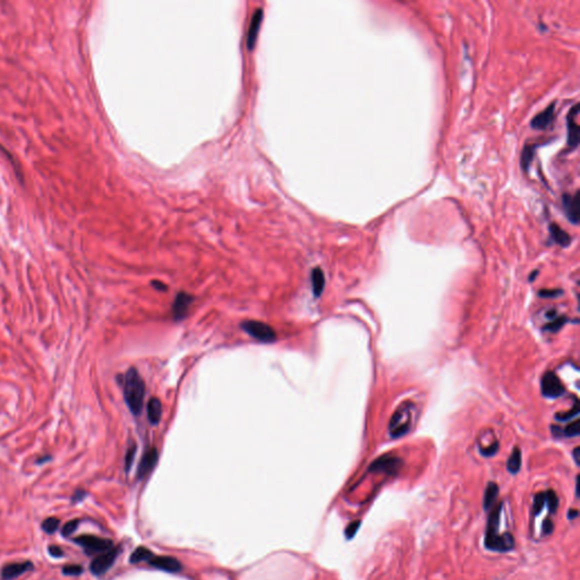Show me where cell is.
<instances>
[{"mask_svg": "<svg viewBox=\"0 0 580 580\" xmlns=\"http://www.w3.org/2000/svg\"><path fill=\"white\" fill-rule=\"evenodd\" d=\"M122 394L127 407L133 415L138 416L142 412L145 398V382L138 370L130 368L122 376Z\"/></svg>", "mask_w": 580, "mask_h": 580, "instance_id": "6da1fadb", "label": "cell"}, {"mask_svg": "<svg viewBox=\"0 0 580 580\" xmlns=\"http://www.w3.org/2000/svg\"><path fill=\"white\" fill-rule=\"evenodd\" d=\"M415 406L412 402H404L396 409L389 423V434L392 438H399L410 432L414 424Z\"/></svg>", "mask_w": 580, "mask_h": 580, "instance_id": "7a4b0ae2", "label": "cell"}, {"mask_svg": "<svg viewBox=\"0 0 580 580\" xmlns=\"http://www.w3.org/2000/svg\"><path fill=\"white\" fill-rule=\"evenodd\" d=\"M242 329L247 334L261 344H274L276 341V334L274 329L268 324L261 321H244L242 323Z\"/></svg>", "mask_w": 580, "mask_h": 580, "instance_id": "3957f363", "label": "cell"}, {"mask_svg": "<svg viewBox=\"0 0 580 580\" xmlns=\"http://www.w3.org/2000/svg\"><path fill=\"white\" fill-rule=\"evenodd\" d=\"M485 548L492 552L506 553L514 548V537L509 532L500 534L498 532H485Z\"/></svg>", "mask_w": 580, "mask_h": 580, "instance_id": "277c9868", "label": "cell"}, {"mask_svg": "<svg viewBox=\"0 0 580 580\" xmlns=\"http://www.w3.org/2000/svg\"><path fill=\"white\" fill-rule=\"evenodd\" d=\"M76 544L84 548V552L92 556V554H101L108 550L114 548L112 540L108 538H102L94 535H82L76 537L74 540Z\"/></svg>", "mask_w": 580, "mask_h": 580, "instance_id": "5b68a950", "label": "cell"}, {"mask_svg": "<svg viewBox=\"0 0 580 580\" xmlns=\"http://www.w3.org/2000/svg\"><path fill=\"white\" fill-rule=\"evenodd\" d=\"M404 462L402 458L394 457V456H382L370 464V472H382L390 476H396L402 470Z\"/></svg>", "mask_w": 580, "mask_h": 580, "instance_id": "8992f818", "label": "cell"}, {"mask_svg": "<svg viewBox=\"0 0 580 580\" xmlns=\"http://www.w3.org/2000/svg\"><path fill=\"white\" fill-rule=\"evenodd\" d=\"M542 394L550 399H556L564 396L566 389L558 378L553 372H548L543 375L540 383Z\"/></svg>", "mask_w": 580, "mask_h": 580, "instance_id": "52a82bcc", "label": "cell"}, {"mask_svg": "<svg viewBox=\"0 0 580 580\" xmlns=\"http://www.w3.org/2000/svg\"><path fill=\"white\" fill-rule=\"evenodd\" d=\"M118 554H119L118 548H112L108 550V551L99 554V556L92 561L91 566H90L91 572L96 576H101L106 574V571L112 568L114 562L116 561Z\"/></svg>", "mask_w": 580, "mask_h": 580, "instance_id": "ba28073f", "label": "cell"}, {"mask_svg": "<svg viewBox=\"0 0 580 580\" xmlns=\"http://www.w3.org/2000/svg\"><path fill=\"white\" fill-rule=\"evenodd\" d=\"M579 106L574 104L566 116V142H568V146L571 150L578 148L579 144V125L577 122V116L579 114Z\"/></svg>", "mask_w": 580, "mask_h": 580, "instance_id": "9c48e42d", "label": "cell"}, {"mask_svg": "<svg viewBox=\"0 0 580 580\" xmlns=\"http://www.w3.org/2000/svg\"><path fill=\"white\" fill-rule=\"evenodd\" d=\"M193 300L194 297L190 295V294L184 292L177 294L172 304V316L174 321H182V320L186 318Z\"/></svg>", "mask_w": 580, "mask_h": 580, "instance_id": "30bf717a", "label": "cell"}, {"mask_svg": "<svg viewBox=\"0 0 580 580\" xmlns=\"http://www.w3.org/2000/svg\"><path fill=\"white\" fill-rule=\"evenodd\" d=\"M579 192H576L574 195L564 194L562 196V206L564 208V213L571 224H578L579 222Z\"/></svg>", "mask_w": 580, "mask_h": 580, "instance_id": "8fae6325", "label": "cell"}, {"mask_svg": "<svg viewBox=\"0 0 580 580\" xmlns=\"http://www.w3.org/2000/svg\"><path fill=\"white\" fill-rule=\"evenodd\" d=\"M556 102H553V104H550L546 109L543 110V112L540 114H537L530 122L532 128L537 130H543L548 128L554 122V118H556Z\"/></svg>", "mask_w": 580, "mask_h": 580, "instance_id": "7c38bea8", "label": "cell"}, {"mask_svg": "<svg viewBox=\"0 0 580 580\" xmlns=\"http://www.w3.org/2000/svg\"><path fill=\"white\" fill-rule=\"evenodd\" d=\"M34 566L31 561L15 562V564H8L2 570V580H12L20 576L26 574L28 571L33 570Z\"/></svg>", "mask_w": 580, "mask_h": 580, "instance_id": "4fadbf2b", "label": "cell"}, {"mask_svg": "<svg viewBox=\"0 0 580 580\" xmlns=\"http://www.w3.org/2000/svg\"><path fill=\"white\" fill-rule=\"evenodd\" d=\"M158 459H159V454H158V450L156 448H151V449L145 451V454H143L142 459H140V462L138 468V478H143V477L146 476L148 472H152V469L156 467V464L158 462Z\"/></svg>", "mask_w": 580, "mask_h": 580, "instance_id": "5bb4252c", "label": "cell"}, {"mask_svg": "<svg viewBox=\"0 0 580 580\" xmlns=\"http://www.w3.org/2000/svg\"><path fill=\"white\" fill-rule=\"evenodd\" d=\"M152 566L156 569L167 571V572H179L182 571V566L177 558L172 556H154L148 561Z\"/></svg>", "mask_w": 580, "mask_h": 580, "instance_id": "9a60e30c", "label": "cell"}, {"mask_svg": "<svg viewBox=\"0 0 580 580\" xmlns=\"http://www.w3.org/2000/svg\"><path fill=\"white\" fill-rule=\"evenodd\" d=\"M262 18H263V10L262 8H256V10L254 12V14L250 18L248 33H247V46H248V49L254 48L260 30V25L262 23Z\"/></svg>", "mask_w": 580, "mask_h": 580, "instance_id": "2e32d148", "label": "cell"}, {"mask_svg": "<svg viewBox=\"0 0 580 580\" xmlns=\"http://www.w3.org/2000/svg\"><path fill=\"white\" fill-rule=\"evenodd\" d=\"M550 234H551L553 242L556 244L560 245L562 247H568L571 244V237L570 234L562 229L560 226L556 224H551L548 227Z\"/></svg>", "mask_w": 580, "mask_h": 580, "instance_id": "e0dca14e", "label": "cell"}, {"mask_svg": "<svg viewBox=\"0 0 580 580\" xmlns=\"http://www.w3.org/2000/svg\"><path fill=\"white\" fill-rule=\"evenodd\" d=\"M146 410H148V418L150 420V423L152 425L159 424L162 417V404L160 402V399L156 398V396L151 398L150 402L148 404Z\"/></svg>", "mask_w": 580, "mask_h": 580, "instance_id": "ac0fdd59", "label": "cell"}, {"mask_svg": "<svg viewBox=\"0 0 580 580\" xmlns=\"http://www.w3.org/2000/svg\"><path fill=\"white\" fill-rule=\"evenodd\" d=\"M310 281H312V289L315 297H320L322 295L324 286H326V276H324V272L322 268H315L312 270L310 274Z\"/></svg>", "mask_w": 580, "mask_h": 580, "instance_id": "d6986e66", "label": "cell"}, {"mask_svg": "<svg viewBox=\"0 0 580 580\" xmlns=\"http://www.w3.org/2000/svg\"><path fill=\"white\" fill-rule=\"evenodd\" d=\"M498 496V486L494 482H490L485 488L484 498H483V508L485 511H488L492 509V506L496 501V498Z\"/></svg>", "mask_w": 580, "mask_h": 580, "instance_id": "ffe728a7", "label": "cell"}, {"mask_svg": "<svg viewBox=\"0 0 580 580\" xmlns=\"http://www.w3.org/2000/svg\"><path fill=\"white\" fill-rule=\"evenodd\" d=\"M522 450H520L518 446H516V448H514L512 454H511L510 457L508 458V462H506L508 472H509L510 474H512V475L518 474L520 468H522Z\"/></svg>", "mask_w": 580, "mask_h": 580, "instance_id": "44dd1931", "label": "cell"}, {"mask_svg": "<svg viewBox=\"0 0 580 580\" xmlns=\"http://www.w3.org/2000/svg\"><path fill=\"white\" fill-rule=\"evenodd\" d=\"M153 558V553L150 551V550H148L144 546H140L135 550V551L132 553V556L130 558V564H140V562H143V561H150L151 558Z\"/></svg>", "mask_w": 580, "mask_h": 580, "instance_id": "7402d4cb", "label": "cell"}, {"mask_svg": "<svg viewBox=\"0 0 580 580\" xmlns=\"http://www.w3.org/2000/svg\"><path fill=\"white\" fill-rule=\"evenodd\" d=\"M534 154H535V146L534 145H526V146L524 148L522 153V159H520V162H522V168L524 169V172H528V169H530L532 159H534Z\"/></svg>", "mask_w": 580, "mask_h": 580, "instance_id": "603a6c76", "label": "cell"}, {"mask_svg": "<svg viewBox=\"0 0 580 580\" xmlns=\"http://www.w3.org/2000/svg\"><path fill=\"white\" fill-rule=\"evenodd\" d=\"M545 504L548 506V511L551 514H556L558 506V498L553 490L545 491Z\"/></svg>", "mask_w": 580, "mask_h": 580, "instance_id": "cb8c5ba5", "label": "cell"}, {"mask_svg": "<svg viewBox=\"0 0 580 580\" xmlns=\"http://www.w3.org/2000/svg\"><path fill=\"white\" fill-rule=\"evenodd\" d=\"M59 524H60V520L56 517H49L42 522V530H44L46 534H54V532L58 530Z\"/></svg>", "mask_w": 580, "mask_h": 580, "instance_id": "d4e9b609", "label": "cell"}, {"mask_svg": "<svg viewBox=\"0 0 580 580\" xmlns=\"http://www.w3.org/2000/svg\"><path fill=\"white\" fill-rule=\"evenodd\" d=\"M579 414V409H578V402H576V404H574V408L570 409V410L566 412H558L556 415V420L558 422H569L574 418V417H577Z\"/></svg>", "mask_w": 580, "mask_h": 580, "instance_id": "484cf974", "label": "cell"}, {"mask_svg": "<svg viewBox=\"0 0 580 580\" xmlns=\"http://www.w3.org/2000/svg\"><path fill=\"white\" fill-rule=\"evenodd\" d=\"M579 424H580L579 420H574V422H571L570 424L566 426L564 430H562V435H564V436H566V438L578 436L579 432H580Z\"/></svg>", "mask_w": 580, "mask_h": 580, "instance_id": "4316f807", "label": "cell"}, {"mask_svg": "<svg viewBox=\"0 0 580 580\" xmlns=\"http://www.w3.org/2000/svg\"><path fill=\"white\" fill-rule=\"evenodd\" d=\"M566 321H568V320H566L564 316L554 318L551 320V322L548 323L546 326H544V330H546L548 332H558L562 326H564Z\"/></svg>", "mask_w": 580, "mask_h": 580, "instance_id": "83f0119b", "label": "cell"}, {"mask_svg": "<svg viewBox=\"0 0 580 580\" xmlns=\"http://www.w3.org/2000/svg\"><path fill=\"white\" fill-rule=\"evenodd\" d=\"M545 506V492L537 493L534 496V504H532V514L534 516L540 514L544 509Z\"/></svg>", "mask_w": 580, "mask_h": 580, "instance_id": "f1b7e54d", "label": "cell"}, {"mask_svg": "<svg viewBox=\"0 0 580 580\" xmlns=\"http://www.w3.org/2000/svg\"><path fill=\"white\" fill-rule=\"evenodd\" d=\"M498 451V441H494L492 444H490L488 446H480V454L486 458H490V457H493V456H496Z\"/></svg>", "mask_w": 580, "mask_h": 580, "instance_id": "f546056e", "label": "cell"}, {"mask_svg": "<svg viewBox=\"0 0 580 580\" xmlns=\"http://www.w3.org/2000/svg\"><path fill=\"white\" fill-rule=\"evenodd\" d=\"M78 524H80V519H72V520H70V522H66L65 524H64V527L62 530V536H65V537L70 536L72 532L78 530Z\"/></svg>", "mask_w": 580, "mask_h": 580, "instance_id": "4dcf8cb0", "label": "cell"}, {"mask_svg": "<svg viewBox=\"0 0 580 580\" xmlns=\"http://www.w3.org/2000/svg\"><path fill=\"white\" fill-rule=\"evenodd\" d=\"M360 524H362L360 520H355V522H352L348 524L346 530H344V535H346L347 540H352V538H354V537H355L358 530H360Z\"/></svg>", "mask_w": 580, "mask_h": 580, "instance_id": "1f68e13d", "label": "cell"}, {"mask_svg": "<svg viewBox=\"0 0 580 580\" xmlns=\"http://www.w3.org/2000/svg\"><path fill=\"white\" fill-rule=\"evenodd\" d=\"M83 572V568L78 564H68L62 568V574L66 576H80Z\"/></svg>", "mask_w": 580, "mask_h": 580, "instance_id": "d6a6232c", "label": "cell"}, {"mask_svg": "<svg viewBox=\"0 0 580 580\" xmlns=\"http://www.w3.org/2000/svg\"><path fill=\"white\" fill-rule=\"evenodd\" d=\"M135 454H136V446H130V449L127 450V454H126V457H125V470H126V472H128L130 470V467H132V464H133L134 458H135Z\"/></svg>", "mask_w": 580, "mask_h": 580, "instance_id": "836d02e7", "label": "cell"}, {"mask_svg": "<svg viewBox=\"0 0 580 580\" xmlns=\"http://www.w3.org/2000/svg\"><path fill=\"white\" fill-rule=\"evenodd\" d=\"M564 292L560 289H545V290H540L538 295L540 297H544V298H553V297H558L561 296Z\"/></svg>", "mask_w": 580, "mask_h": 580, "instance_id": "e575fe53", "label": "cell"}, {"mask_svg": "<svg viewBox=\"0 0 580 580\" xmlns=\"http://www.w3.org/2000/svg\"><path fill=\"white\" fill-rule=\"evenodd\" d=\"M554 530V524L550 518L544 519L543 526H542V532L543 535H551Z\"/></svg>", "mask_w": 580, "mask_h": 580, "instance_id": "d590c367", "label": "cell"}, {"mask_svg": "<svg viewBox=\"0 0 580 580\" xmlns=\"http://www.w3.org/2000/svg\"><path fill=\"white\" fill-rule=\"evenodd\" d=\"M48 551L50 553V556H52L54 558H62V556H64V551L59 546H56V545H52V546H49Z\"/></svg>", "mask_w": 580, "mask_h": 580, "instance_id": "8d00e7d4", "label": "cell"}, {"mask_svg": "<svg viewBox=\"0 0 580 580\" xmlns=\"http://www.w3.org/2000/svg\"><path fill=\"white\" fill-rule=\"evenodd\" d=\"M85 496H86V492H84L83 490H78V491L74 493V496H72V501L74 503L82 501Z\"/></svg>", "mask_w": 580, "mask_h": 580, "instance_id": "74e56055", "label": "cell"}, {"mask_svg": "<svg viewBox=\"0 0 580 580\" xmlns=\"http://www.w3.org/2000/svg\"><path fill=\"white\" fill-rule=\"evenodd\" d=\"M152 286L156 290H160V292H166V290L168 289L167 284H164V282H161V281H158V280H153L152 281Z\"/></svg>", "mask_w": 580, "mask_h": 580, "instance_id": "f35d334b", "label": "cell"}, {"mask_svg": "<svg viewBox=\"0 0 580 580\" xmlns=\"http://www.w3.org/2000/svg\"><path fill=\"white\" fill-rule=\"evenodd\" d=\"M578 514H579V511L577 509H572V508H571V509L568 511V519L574 520L578 517Z\"/></svg>", "mask_w": 580, "mask_h": 580, "instance_id": "ab89813d", "label": "cell"}, {"mask_svg": "<svg viewBox=\"0 0 580 580\" xmlns=\"http://www.w3.org/2000/svg\"><path fill=\"white\" fill-rule=\"evenodd\" d=\"M572 456H574V462L577 464H579V459H578V458H579V457H578V456H579V446H576V448H574V450L572 451Z\"/></svg>", "mask_w": 580, "mask_h": 580, "instance_id": "60d3db41", "label": "cell"}, {"mask_svg": "<svg viewBox=\"0 0 580 580\" xmlns=\"http://www.w3.org/2000/svg\"><path fill=\"white\" fill-rule=\"evenodd\" d=\"M49 460H51V456H42L41 459H38L36 462L39 464H44L46 462H49Z\"/></svg>", "mask_w": 580, "mask_h": 580, "instance_id": "b9f144b4", "label": "cell"}, {"mask_svg": "<svg viewBox=\"0 0 580 580\" xmlns=\"http://www.w3.org/2000/svg\"><path fill=\"white\" fill-rule=\"evenodd\" d=\"M576 496L579 498V477H577V480H576Z\"/></svg>", "mask_w": 580, "mask_h": 580, "instance_id": "7bdbcfd3", "label": "cell"}]
</instances>
